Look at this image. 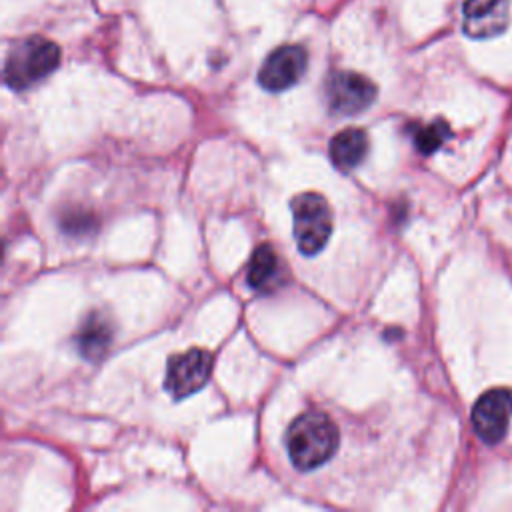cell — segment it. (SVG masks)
Masks as SVG:
<instances>
[{
  "label": "cell",
  "mask_w": 512,
  "mask_h": 512,
  "mask_svg": "<svg viewBox=\"0 0 512 512\" xmlns=\"http://www.w3.org/2000/svg\"><path fill=\"white\" fill-rule=\"evenodd\" d=\"M368 152V136L360 128H346L332 136L330 140V158L342 168L350 170L358 166Z\"/></svg>",
  "instance_id": "10"
},
{
  "label": "cell",
  "mask_w": 512,
  "mask_h": 512,
  "mask_svg": "<svg viewBox=\"0 0 512 512\" xmlns=\"http://www.w3.org/2000/svg\"><path fill=\"white\" fill-rule=\"evenodd\" d=\"M510 22V0H466L462 6L464 34L488 40L502 34Z\"/></svg>",
  "instance_id": "8"
},
{
  "label": "cell",
  "mask_w": 512,
  "mask_h": 512,
  "mask_svg": "<svg viewBox=\"0 0 512 512\" xmlns=\"http://www.w3.org/2000/svg\"><path fill=\"white\" fill-rule=\"evenodd\" d=\"M276 274H278V256L274 248L270 244H260L252 252V258L248 264V274H246L248 284L256 290L266 288Z\"/></svg>",
  "instance_id": "11"
},
{
  "label": "cell",
  "mask_w": 512,
  "mask_h": 512,
  "mask_svg": "<svg viewBox=\"0 0 512 512\" xmlns=\"http://www.w3.org/2000/svg\"><path fill=\"white\" fill-rule=\"evenodd\" d=\"M306 64H308V56L302 46H296V44L280 46L266 56L258 72V82L268 92L288 90L302 78V74L306 72Z\"/></svg>",
  "instance_id": "7"
},
{
  "label": "cell",
  "mask_w": 512,
  "mask_h": 512,
  "mask_svg": "<svg viewBox=\"0 0 512 512\" xmlns=\"http://www.w3.org/2000/svg\"><path fill=\"white\" fill-rule=\"evenodd\" d=\"M212 354L204 348H190L168 360L164 386L172 398L182 400L198 392L210 378Z\"/></svg>",
  "instance_id": "5"
},
{
  "label": "cell",
  "mask_w": 512,
  "mask_h": 512,
  "mask_svg": "<svg viewBox=\"0 0 512 512\" xmlns=\"http://www.w3.org/2000/svg\"><path fill=\"white\" fill-rule=\"evenodd\" d=\"M336 422L320 412L308 410L296 416L286 430L288 458L300 472H310L326 464L338 448Z\"/></svg>",
  "instance_id": "1"
},
{
  "label": "cell",
  "mask_w": 512,
  "mask_h": 512,
  "mask_svg": "<svg viewBox=\"0 0 512 512\" xmlns=\"http://www.w3.org/2000/svg\"><path fill=\"white\" fill-rule=\"evenodd\" d=\"M376 84L350 70L332 72L326 80V100L334 114L354 116L364 112L376 100Z\"/></svg>",
  "instance_id": "4"
},
{
  "label": "cell",
  "mask_w": 512,
  "mask_h": 512,
  "mask_svg": "<svg viewBox=\"0 0 512 512\" xmlns=\"http://www.w3.org/2000/svg\"><path fill=\"white\" fill-rule=\"evenodd\" d=\"M512 416V390L492 388L484 392L472 406L474 432L486 444H496L506 436Z\"/></svg>",
  "instance_id": "6"
},
{
  "label": "cell",
  "mask_w": 512,
  "mask_h": 512,
  "mask_svg": "<svg viewBox=\"0 0 512 512\" xmlns=\"http://www.w3.org/2000/svg\"><path fill=\"white\" fill-rule=\"evenodd\" d=\"M294 240L304 256L320 252L332 234V212L324 196L316 192H302L292 198Z\"/></svg>",
  "instance_id": "3"
},
{
  "label": "cell",
  "mask_w": 512,
  "mask_h": 512,
  "mask_svg": "<svg viewBox=\"0 0 512 512\" xmlns=\"http://www.w3.org/2000/svg\"><path fill=\"white\" fill-rule=\"evenodd\" d=\"M450 136V128L446 122L442 120H434L430 124H424L420 126L416 132H414V144L416 148L422 152V154H432L434 150H438L444 140Z\"/></svg>",
  "instance_id": "12"
},
{
  "label": "cell",
  "mask_w": 512,
  "mask_h": 512,
  "mask_svg": "<svg viewBox=\"0 0 512 512\" xmlns=\"http://www.w3.org/2000/svg\"><path fill=\"white\" fill-rule=\"evenodd\" d=\"M60 62V48L42 36L16 42L4 62V80L14 90H24L46 78Z\"/></svg>",
  "instance_id": "2"
},
{
  "label": "cell",
  "mask_w": 512,
  "mask_h": 512,
  "mask_svg": "<svg viewBox=\"0 0 512 512\" xmlns=\"http://www.w3.org/2000/svg\"><path fill=\"white\" fill-rule=\"evenodd\" d=\"M110 342H112V322L100 312L88 314L74 334V344L78 352L88 360L100 358L108 350Z\"/></svg>",
  "instance_id": "9"
}]
</instances>
